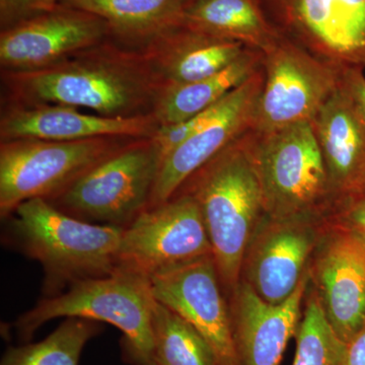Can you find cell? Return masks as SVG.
I'll use <instances>...</instances> for the list:
<instances>
[{
	"label": "cell",
	"instance_id": "obj_27",
	"mask_svg": "<svg viewBox=\"0 0 365 365\" xmlns=\"http://www.w3.org/2000/svg\"><path fill=\"white\" fill-rule=\"evenodd\" d=\"M60 0H0L2 29L57 6Z\"/></svg>",
	"mask_w": 365,
	"mask_h": 365
},
{
	"label": "cell",
	"instance_id": "obj_11",
	"mask_svg": "<svg viewBox=\"0 0 365 365\" xmlns=\"http://www.w3.org/2000/svg\"><path fill=\"white\" fill-rule=\"evenodd\" d=\"M323 222L321 216L264 215L247 247L241 280L270 304L289 299L307 273Z\"/></svg>",
	"mask_w": 365,
	"mask_h": 365
},
{
	"label": "cell",
	"instance_id": "obj_8",
	"mask_svg": "<svg viewBox=\"0 0 365 365\" xmlns=\"http://www.w3.org/2000/svg\"><path fill=\"white\" fill-rule=\"evenodd\" d=\"M263 71L252 128L257 133L312 122L339 85L341 71L284 35L263 53Z\"/></svg>",
	"mask_w": 365,
	"mask_h": 365
},
{
	"label": "cell",
	"instance_id": "obj_15",
	"mask_svg": "<svg viewBox=\"0 0 365 365\" xmlns=\"http://www.w3.org/2000/svg\"><path fill=\"white\" fill-rule=\"evenodd\" d=\"M263 85L262 66L216 104L207 123L163 158L148 208L170 200L197 170L253 128Z\"/></svg>",
	"mask_w": 365,
	"mask_h": 365
},
{
	"label": "cell",
	"instance_id": "obj_4",
	"mask_svg": "<svg viewBox=\"0 0 365 365\" xmlns=\"http://www.w3.org/2000/svg\"><path fill=\"white\" fill-rule=\"evenodd\" d=\"M155 302L150 278L120 267L112 275L76 283L57 297H43L16 319L14 328L19 339L28 343L51 319L76 317L108 323L123 334L125 361L145 365L153 360Z\"/></svg>",
	"mask_w": 365,
	"mask_h": 365
},
{
	"label": "cell",
	"instance_id": "obj_30",
	"mask_svg": "<svg viewBox=\"0 0 365 365\" xmlns=\"http://www.w3.org/2000/svg\"><path fill=\"white\" fill-rule=\"evenodd\" d=\"M356 197H365V180L364 184H362L361 188H360L359 190V195H357Z\"/></svg>",
	"mask_w": 365,
	"mask_h": 365
},
{
	"label": "cell",
	"instance_id": "obj_18",
	"mask_svg": "<svg viewBox=\"0 0 365 365\" xmlns=\"http://www.w3.org/2000/svg\"><path fill=\"white\" fill-rule=\"evenodd\" d=\"M311 123L325 162L333 206L356 197L365 180V130L340 81Z\"/></svg>",
	"mask_w": 365,
	"mask_h": 365
},
{
	"label": "cell",
	"instance_id": "obj_25",
	"mask_svg": "<svg viewBox=\"0 0 365 365\" xmlns=\"http://www.w3.org/2000/svg\"><path fill=\"white\" fill-rule=\"evenodd\" d=\"M307 299L292 365H340L346 344L334 332L314 289Z\"/></svg>",
	"mask_w": 365,
	"mask_h": 365
},
{
	"label": "cell",
	"instance_id": "obj_7",
	"mask_svg": "<svg viewBox=\"0 0 365 365\" xmlns=\"http://www.w3.org/2000/svg\"><path fill=\"white\" fill-rule=\"evenodd\" d=\"M125 138L53 141L14 139L0 146V216L31 199L49 200L83 173L123 148Z\"/></svg>",
	"mask_w": 365,
	"mask_h": 365
},
{
	"label": "cell",
	"instance_id": "obj_3",
	"mask_svg": "<svg viewBox=\"0 0 365 365\" xmlns=\"http://www.w3.org/2000/svg\"><path fill=\"white\" fill-rule=\"evenodd\" d=\"M100 46L86 57L9 73V86L26 103L85 108L102 116L144 115L137 112L148 103L155 106L162 83L143 56L98 51Z\"/></svg>",
	"mask_w": 365,
	"mask_h": 365
},
{
	"label": "cell",
	"instance_id": "obj_1",
	"mask_svg": "<svg viewBox=\"0 0 365 365\" xmlns=\"http://www.w3.org/2000/svg\"><path fill=\"white\" fill-rule=\"evenodd\" d=\"M4 220L2 242L42 265L43 297L120 267L124 228L83 222L41 198L21 203Z\"/></svg>",
	"mask_w": 365,
	"mask_h": 365
},
{
	"label": "cell",
	"instance_id": "obj_13",
	"mask_svg": "<svg viewBox=\"0 0 365 365\" xmlns=\"http://www.w3.org/2000/svg\"><path fill=\"white\" fill-rule=\"evenodd\" d=\"M307 271L326 318L347 344L365 324V242L324 217Z\"/></svg>",
	"mask_w": 365,
	"mask_h": 365
},
{
	"label": "cell",
	"instance_id": "obj_22",
	"mask_svg": "<svg viewBox=\"0 0 365 365\" xmlns=\"http://www.w3.org/2000/svg\"><path fill=\"white\" fill-rule=\"evenodd\" d=\"M191 0H60L59 4L97 16L119 39L148 45L182 25Z\"/></svg>",
	"mask_w": 365,
	"mask_h": 365
},
{
	"label": "cell",
	"instance_id": "obj_5",
	"mask_svg": "<svg viewBox=\"0 0 365 365\" xmlns=\"http://www.w3.org/2000/svg\"><path fill=\"white\" fill-rule=\"evenodd\" d=\"M254 132V160L266 215L273 218L325 217L333 197L311 122L267 133Z\"/></svg>",
	"mask_w": 365,
	"mask_h": 365
},
{
	"label": "cell",
	"instance_id": "obj_6",
	"mask_svg": "<svg viewBox=\"0 0 365 365\" xmlns=\"http://www.w3.org/2000/svg\"><path fill=\"white\" fill-rule=\"evenodd\" d=\"M162 160L153 137L138 139L46 201L83 222L126 228L148 207Z\"/></svg>",
	"mask_w": 365,
	"mask_h": 365
},
{
	"label": "cell",
	"instance_id": "obj_29",
	"mask_svg": "<svg viewBox=\"0 0 365 365\" xmlns=\"http://www.w3.org/2000/svg\"><path fill=\"white\" fill-rule=\"evenodd\" d=\"M340 365H365V324L361 330L346 344Z\"/></svg>",
	"mask_w": 365,
	"mask_h": 365
},
{
	"label": "cell",
	"instance_id": "obj_10",
	"mask_svg": "<svg viewBox=\"0 0 365 365\" xmlns=\"http://www.w3.org/2000/svg\"><path fill=\"white\" fill-rule=\"evenodd\" d=\"M300 47L338 69H365V0H257Z\"/></svg>",
	"mask_w": 365,
	"mask_h": 365
},
{
	"label": "cell",
	"instance_id": "obj_17",
	"mask_svg": "<svg viewBox=\"0 0 365 365\" xmlns=\"http://www.w3.org/2000/svg\"><path fill=\"white\" fill-rule=\"evenodd\" d=\"M160 128L155 115L109 117L88 114L78 108L62 105H36L19 108L4 115L0 123L2 141L42 139L76 141L85 139L153 138Z\"/></svg>",
	"mask_w": 365,
	"mask_h": 365
},
{
	"label": "cell",
	"instance_id": "obj_9",
	"mask_svg": "<svg viewBox=\"0 0 365 365\" xmlns=\"http://www.w3.org/2000/svg\"><path fill=\"white\" fill-rule=\"evenodd\" d=\"M209 256L212 248L198 204L190 194L177 192L124 228L119 266L150 279Z\"/></svg>",
	"mask_w": 365,
	"mask_h": 365
},
{
	"label": "cell",
	"instance_id": "obj_26",
	"mask_svg": "<svg viewBox=\"0 0 365 365\" xmlns=\"http://www.w3.org/2000/svg\"><path fill=\"white\" fill-rule=\"evenodd\" d=\"M325 218L351 230L365 242V197L341 201L333 206Z\"/></svg>",
	"mask_w": 365,
	"mask_h": 365
},
{
	"label": "cell",
	"instance_id": "obj_21",
	"mask_svg": "<svg viewBox=\"0 0 365 365\" xmlns=\"http://www.w3.org/2000/svg\"><path fill=\"white\" fill-rule=\"evenodd\" d=\"M182 24L262 53L284 36L257 0H191Z\"/></svg>",
	"mask_w": 365,
	"mask_h": 365
},
{
	"label": "cell",
	"instance_id": "obj_24",
	"mask_svg": "<svg viewBox=\"0 0 365 365\" xmlns=\"http://www.w3.org/2000/svg\"><path fill=\"white\" fill-rule=\"evenodd\" d=\"M153 360L158 365H220L195 329L155 299L151 318Z\"/></svg>",
	"mask_w": 365,
	"mask_h": 365
},
{
	"label": "cell",
	"instance_id": "obj_20",
	"mask_svg": "<svg viewBox=\"0 0 365 365\" xmlns=\"http://www.w3.org/2000/svg\"><path fill=\"white\" fill-rule=\"evenodd\" d=\"M263 66V53L246 48L230 66L209 78L165 85L160 88L153 113L160 126L176 124L196 116L222 100Z\"/></svg>",
	"mask_w": 365,
	"mask_h": 365
},
{
	"label": "cell",
	"instance_id": "obj_28",
	"mask_svg": "<svg viewBox=\"0 0 365 365\" xmlns=\"http://www.w3.org/2000/svg\"><path fill=\"white\" fill-rule=\"evenodd\" d=\"M340 85L351 101L365 130V76L364 69L344 68L340 71Z\"/></svg>",
	"mask_w": 365,
	"mask_h": 365
},
{
	"label": "cell",
	"instance_id": "obj_12",
	"mask_svg": "<svg viewBox=\"0 0 365 365\" xmlns=\"http://www.w3.org/2000/svg\"><path fill=\"white\" fill-rule=\"evenodd\" d=\"M110 36L102 19L58 4L2 29L0 63L9 73L39 71L98 47Z\"/></svg>",
	"mask_w": 365,
	"mask_h": 365
},
{
	"label": "cell",
	"instance_id": "obj_14",
	"mask_svg": "<svg viewBox=\"0 0 365 365\" xmlns=\"http://www.w3.org/2000/svg\"><path fill=\"white\" fill-rule=\"evenodd\" d=\"M155 299L179 314L212 347L220 365H242L232 313L213 256L150 278Z\"/></svg>",
	"mask_w": 365,
	"mask_h": 365
},
{
	"label": "cell",
	"instance_id": "obj_23",
	"mask_svg": "<svg viewBox=\"0 0 365 365\" xmlns=\"http://www.w3.org/2000/svg\"><path fill=\"white\" fill-rule=\"evenodd\" d=\"M103 330L93 319L66 318L44 340L7 348L0 365H78L85 346Z\"/></svg>",
	"mask_w": 365,
	"mask_h": 365
},
{
	"label": "cell",
	"instance_id": "obj_16",
	"mask_svg": "<svg viewBox=\"0 0 365 365\" xmlns=\"http://www.w3.org/2000/svg\"><path fill=\"white\" fill-rule=\"evenodd\" d=\"M309 271L289 299L273 304L262 299L246 281L232 294L230 309L237 352L242 365H279L288 342L302 321Z\"/></svg>",
	"mask_w": 365,
	"mask_h": 365
},
{
	"label": "cell",
	"instance_id": "obj_2",
	"mask_svg": "<svg viewBox=\"0 0 365 365\" xmlns=\"http://www.w3.org/2000/svg\"><path fill=\"white\" fill-rule=\"evenodd\" d=\"M249 130L189 178L178 192L195 199L212 248L220 282L232 295L254 230L266 215Z\"/></svg>",
	"mask_w": 365,
	"mask_h": 365
},
{
	"label": "cell",
	"instance_id": "obj_31",
	"mask_svg": "<svg viewBox=\"0 0 365 365\" xmlns=\"http://www.w3.org/2000/svg\"><path fill=\"white\" fill-rule=\"evenodd\" d=\"M145 365H158V364H155V362L153 361V360H150V361L148 362V364H146Z\"/></svg>",
	"mask_w": 365,
	"mask_h": 365
},
{
	"label": "cell",
	"instance_id": "obj_19",
	"mask_svg": "<svg viewBox=\"0 0 365 365\" xmlns=\"http://www.w3.org/2000/svg\"><path fill=\"white\" fill-rule=\"evenodd\" d=\"M145 56L163 86L193 83L230 66L246 50L235 41L180 25L148 43Z\"/></svg>",
	"mask_w": 365,
	"mask_h": 365
}]
</instances>
